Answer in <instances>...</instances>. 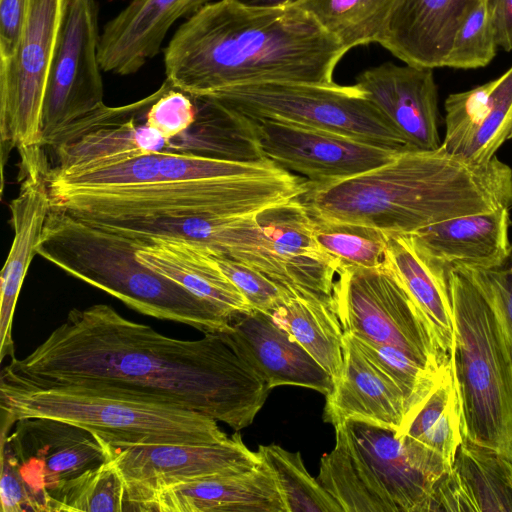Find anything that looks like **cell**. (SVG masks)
<instances>
[{
	"label": "cell",
	"mask_w": 512,
	"mask_h": 512,
	"mask_svg": "<svg viewBox=\"0 0 512 512\" xmlns=\"http://www.w3.org/2000/svg\"><path fill=\"white\" fill-rule=\"evenodd\" d=\"M197 340L163 335L106 304L72 309L22 359L2 370L38 384L109 386L183 405L239 431L254 421L270 387L228 332Z\"/></svg>",
	"instance_id": "cell-1"
},
{
	"label": "cell",
	"mask_w": 512,
	"mask_h": 512,
	"mask_svg": "<svg viewBox=\"0 0 512 512\" xmlns=\"http://www.w3.org/2000/svg\"><path fill=\"white\" fill-rule=\"evenodd\" d=\"M348 51L297 6H203L164 50L166 80L191 96L269 82L332 84Z\"/></svg>",
	"instance_id": "cell-2"
},
{
	"label": "cell",
	"mask_w": 512,
	"mask_h": 512,
	"mask_svg": "<svg viewBox=\"0 0 512 512\" xmlns=\"http://www.w3.org/2000/svg\"><path fill=\"white\" fill-rule=\"evenodd\" d=\"M308 181V180H307ZM300 199L318 219L410 234L447 219L512 208V170L496 156L473 163L446 151H400L389 162Z\"/></svg>",
	"instance_id": "cell-3"
},
{
	"label": "cell",
	"mask_w": 512,
	"mask_h": 512,
	"mask_svg": "<svg viewBox=\"0 0 512 512\" xmlns=\"http://www.w3.org/2000/svg\"><path fill=\"white\" fill-rule=\"evenodd\" d=\"M2 429L45 417L99 435L111 446L203 444L228 437L217 420L152 395L109 386L38 384L0 375Z\"/></svg>",
	"instance_id": "cell-4"
},
{
	"label": "cell",
	"mask_w": 512,
	"mask_h": 512,
	"mask_svg": "<svg viewBox=\"0 0 512 512\" xmlns=\"http://www.w3.org/2000/svg\"><path fill=\"white\" fill-rule=\"evenodd\" d=\"M140 243L52 208L37 255L71 276L158 319L179 322L206 333L228 332L232 318L136 257Z\"/></svg>",
	"instance_id": "cell-5"
},
{
	"label": "cell",
	"mask_w": 512,
	"mask_h": 512,
	"mask_svg": "<svg viewBox=\"0 0 512 512\" xmlns=\"http://www.w3.org/2000/svg\"><path fill=\"white\" fill-rule=\"evenodd\" d=\"M451 367L463 439L512 462V360L498 322L460 272L449 279Z\"/></svg>",
	"instance_id": "cell-6"
},
{
	"label": "cell",
	"mask_w": 512,
	"mask_h": 512,
	"mask_svg": "<svg viewBox=\"0 0 512 512\" xmlns=\"http://www.w3.org/2000/svg\"><path fill=\"white\" fill-rule=\"evenodd\" d=\"M51 207L86 221L242 215L305 194L308 181L291 172L143 185L80 188L49 185Z\"/></svg>",
	"instance_id": "cell-7"
},
{
	"label": "cell",
	"mask_w": 512,
	"mask_h": 512,
	"mask_svg": "<svg viewBox=\"0 0 512 512\" xmlns=\"http://www.w3.org/2000/svg\"><path fill=\"white\" fill-rule=\"evenodd\" d=\"M321 458V486L343 512H430L436 479L397 430L346 419Z\"/></svg>",
	"instance_id": "cell-8"
},
{
	"label": "cell",
	"mask_w": 512,
	"mask_h": 512,
	"mask_svg": "<svg viewBox=\"0 0 512 512\" xmlns=\"http://www.w3.org/2000/svg\"><path fill=\"white\" fill-rule=\"evenodd\" d=\"M206 97L248 119L283 121L407 150L400 135L356 84L269 82L235 86Z\"/></svg>",
	"instance_id": "cell-9"
},
{
	"label": "cell",
	"mask_w": 512,
	"mask_h": 512,
	"mask_svg": "<svg viewBox=\"0 0 512 512\" xmlns=\"http://www.w3.org/2000/svg\"><path fill=\"white\" fill-rule=\"evenodd\" d=\"M337 274L332 303L344 332L394 347L434 372L450 362L427 317L384 263L374 268L345 267Z\"/></svg>",
	"instance_id": "cell-10"
},
{
	"label": "cell",
	"mask_w": 512,
	"mask_h": 512,
	"mask_svg": "<svg viewBox=\"0 0 512 512\" xmlns=\"http://www.w3.org/2000/svg\"><path fill=\"white\" fill-rule=\"evenodd\" d=\"M73 0H30L26 27L14 57L0 61L1 171L13 148L42 151V113L50 68ZM3 176V175H2Z\"/></svg>",
	"instance_id": "cell-11"
},
{
	"label": "cell",
	"mask_w": 512,
	"mask_h": 512,
	"mask_svg": "<svg viewBox=\"0 0 512 512\" xmlns=\"http://www.w3.org/2000/svg\"><path fill=\"white\" fill-rule=\"evenodd\" d=\"M96 0H73L49 72L42 113V148L103 107Z\"/></svg>",
	"instance_id": "cell-12"
},
{
	"label": "cell",
	"mask_w": 512,
	"mask_h": 512,
	"mask_svg": "<svg viewBox=\"0 0 512 512\" xmlns=\"http://www.w3.org/2000/svg\"><path fill=\"white\" fill-rule=\"evenodd\" d=\"M108 446L109 461L124 483V511H140L150 497L169 486L250 469L262 461L238 431L215 443Z\"/></svg>",
	"instance_id": "cell-13"
},
{
	"label": "cell",
	"mask_w": 512,
	"mask_h": 512,
	"mask_svg": "<svg viewBox=\"0 0 512 512\" xmlns=\"http://www.w3.org/2000/svg\"><path fill=\"white\" fill-rule=\"evenodd\" d=\"M1 436L12 451L35 511L50 512V502L69 480L109 461V446L83 427L45 417L17 420Z\"/></svg>",
	"instance_id": "cell-14"
},
{
	"label": "cell",
	"mask_w": 512,
	"mask_h": 512,
	"mask_svg": "<svg viewBox=\"0 0 512 512\" xmlns=\"http://www.w3.org/2000/svg\"><path fill=\"white\" fill-rule=\"evenodd\" d=\"M250 120L262 156L314 184L356 176L384 165L400 152L283 121Z\"/></svg>",
	"instance_id": "cell-15"
},
{
	"label": "cell",
	"mask_w": 512,
	"mask_h": 512,
	"mask_svg": "<svg viewBox=\"0 0 512 512\" xmlns=\"http://www.w3.org/2000/svg\"><path fill=\"white\" fill-rule=\"evenodd\" d=\"M258 270L285 288L332 297L336 261L313 237L314 219L300 197L256 214Z\"/></svg>",
	"instance_id": "cell-16"
},
{
	"label": "cell",
	"mask_w": 512,
	"mask_h": 512,
	"mask_svg": "<svg viewBox=\"0 0 512 512\" xmlns=\"http://www.w3.org/2000/svg\"><path fill=\"white\" fill-rule=\"evenodd\" d=\"M509 211L455 217L405 235L435 279L449 290L450 276L460 268H498L511 259Z\"/></svg>",
	"instance_id": "cell-17"
},
{
	"label": "cell",
	"mask_w": 512,
	"mask_h": 512,
	"mask_svg": "<svg viewBox=\"0 0 512 512\" xmlns=\"http://www.w3.org/2000/svg\"><path fill=\"white\" fill-rule=\"evenodd\" d=\"M372 103L403 139L407 150L441 146L438 88L433 69L385 62L356 78Z\"/></svg>",
	"instance_id": "cell-18"
},
{
	"label": "cell",
	"mask_w": 512,
	"mask_h": 512,
	"mask_svg": "<svg viewBox=\"0 0 512 512\" xmlns=\"http://www.w3.org/2000/svg\"><path fill=\"white\" fill-rule=\"evenodd\" d=\"M44 155L21 157L20 189L9 204L14 231L12 245L1 272L0 360L15 358L12 323L17 299L32 259L37 255L51 209Z\"/></svg>",
	"instance_id": "cell-19"
},
{
	"label": "cell",
	"mask_w": 512,
	"mask_h": 512,
	"mask_svg": "<svg viewBox=\"0 0 512 512\" xmlns=\"http://www.w3.org/2000/svg\"><path fill=\"white\" fill-rule=\"evenodd\" d=\"M444 110L441 146L476 164L490 161L512 140V65L484 84L450 94Z\"/></svg>",
	"instance_id": "cell-20"
},
{
	"label": "cell",
	"mask_w": 512,
	"mask_h": 512,
	"mask_svg": "<svg viewBox=\"0 0 512 512\" xmlns=\"http://www.w3.org/2000/svg\"><path fill=\"white\" fill-rule=\"evenodd\" d=\"M140 511L287 512V509L273 472L261 461L250 469L212 474L164 488L150 497Z\"/></svg>",
	"instance_id": "cell-21"
},
{
	"label": "cell",
	"mask_w": 512,
	"mask_h": 512,
	"mask_svg": "<svg viewBox=\"0 0 512 512\" xmlns=\"http://www.w3.org/2000/svg\"><path fill=\"white\" fill-rule=\"evenodd\" d=\"M484 0H392L378 42L405 64L445 67L455 34Z\"/></svg>",
	"instance_id": "cell-22"
},
{
	"label": "cell",
	"mask_w": 512,
	"mask_h": 512,
	"mask_svg": "<svg viewBox=\"0 0 512 512\" xmlns=\"http://www.w3.org/2000/svg\"><path fill=\"white\" fill-rule=\"evenodd\" d=\"M342 352V370L325 395L323 420L335 426L346 419H358L398 431L407 406L395 381L353 335L344 331Z\"/></svg>",
	"instance_id": "cell-23"
},
{
	"label": "cell",
	"mask_w": 512,
	"mask_h": 512,
	"mask_svg": "<svg viewBox=\"0 0 512 512\" xmlns=\"http://www.w3.org/2000/svg\"><path fill=\"white\" fill-rule=\"evenodd\" d=\"M228 331L239 354L270 389L283 386L310 388L327 395L332 376L272 317L252 309L234 317Z\"/></svg>",
	"instance_id": "cell-24"
},
{
	"label": "cell",
	"mask_w": 512,
	"mask_h": 512,
	"mask_svg": "<svg viewBox=\"0 0 512 512\" xmlns=\"http://www.w3.org/2000/svg\"><path fill=\"white\" fill-rule=\"evenodd\" d=\"M212 0H131L108 21L100 35L103 71L125 76L138 72L161 49L167 32Z\"/></svg>",
	"instance_id": "cell-25"
},
{
	"label": "cell",
	"mask_w": 512,
	"mask_h": 512,
	"mask_svg": "<svg viewBox=\"0 0 512 512\" xmlns=\"http://www.w3.org/2000/svg\"><path fill=\"white\" fill-rule=\"evenodd\" d=\"M430 511L512 512V462L462 438L451 469L434 486Z\"/></svg>",
	"instance_id": "cell-26"
},
{
	"label": "cell",
	"mask_w": 512,
	"mask_h": 512,
	"mask_svg": "<svg viewBox=\"0 0 512 512\" xmlns=\"http://www.w3.org/2000/svg\"><path fill=\"white\" fill-rule=\"evenodd\" d=\"M136 257L148 268L213 304L232 319L252 310L201 244L173 237H155L141 243Z\"/></svg>",
	"instance_id": "cell-27"
},
{
	"label": "cell",
	"mask_w": 512,
	"mask_h": 512,
	"mask_svg": "<svg viewBox=\"0 0 512 512\" xmlns=\"http://www.w3.org/2000/svg\"><path fill=\"white\" fill-rule=\"evenodd\" d=\"M397 436L438 480L451 469L462 441L451 360Z\"/></svg>",
	"instance_id": "cell-28"
},
{
	"label": "cell",
	"mask_w": 512,
	"mask_h": 512,
	"mask_svg": "<svg viewBox=\"0 0 512 512\" xmlns=\"http://www.w3.org/2000/svg\"><path fill=\"white\" fill-rule=\"evenodd\" d=\"M267 313L333 379L340 375L343 364V329L333 307L332 297L288 288Z\"/></svg>",
	"instance_id": "cell-29"
},
{
	"label": "cell",
	"mask_w": 512,
	"mask_h": 512,
	"mask_svg": "<svg viewBox=\"0 0 512 512\" xmlns=\"http://www.w3.org/2000/svg\"><path fill=\"white\" fill-rule=\"evenodd\" d=\"M383 263L420 307L433 328L440 348L451 357L453 319L449 290L435 279L406 235H388Z\"/></svg>",
	"instance_id": "cell-30"
},
{
	"label": "cell",
	"mask_w": 512,
	"mask_h": 512,
	"mask_svg": "<svg viewBox=\"0 0 512 512\" xmlns=\"http://www.w3.org/2000/svg\"><path fill=\"white\" fill-rule=\"evenodd\" d=\"M392 0H301L309 13L347 51L378 43Z\"/></svg>",
	"instance_id": "cell-31"
},
{
	"label": "cell",
	"mask_w": 512,
	"mask_h": 512,
	"mask_svg": "<svg viewBox=\"0 0 512 512\" xmlns=\"http://www.w3.org/2000/svg\"><path fill=\"white\" fill-rule=\"evenodd\" d=\"M257 452L273 472L287 512H343L307 471L300 452H290L277 444L260 445Z\"/></svg>",
	"instance_id": "cell-32"
},
{
	"label": "cell",
	"mask_w": 512,
	"mask_h": 512,
	"mask_svg": "<svg viewBox=\"0 0 512 512\" xmlns=\"http://www.w3.org/2000/svg\"><path fill=\"white\" fill-rule=\"evenodd\" d=\"M313 219V237L317 245L336 261L339 270L345 267L374 268L383 264L389 234L365 225Z\"/></svg>",
	"instance_id": "cell-33"
},
{
	"label": "cell",
	"mask_w": 512,
	"mask_h": 512,
	"mask_svg": "<svg viewBox=\"0 0 512 512\" xmlns=\"http://www.w3.org/2000/svg\"><path fill=\"white\" fill-rule=\"evenodd\" d=\"M123 480L108 461L69 480L50 502V512L56 511H124Z\"/></svg>",
	"instance_id": "cell-34"
},
{
	"label": "cell",
	"mask_w": 512,
	"mask_h": 512,
	"mask_svg": "<svg viewBox=\"0 0 512 512\" xmlns=\"http://www.w3.org/2000/svg\"><path fill=\"white\" fill-rule=\"evenodd\" d=\"M498 48L489 0H484L468 14L458 28L445 67H485L494 59Z\"/></svg>",
	"instance_id": "cell-35"
},
{
	"label": "cell",
	"mask_w": 512,
	"mask_h": 512,
	"mask_svg": "<svg viewBox=\"0 0 512 512\" xmlns=\"http://www.w3.org/2000/svg\"><path fill=\"white\" fill-rule=\"evenodd\" d=\"M356 340L389 374L403 393L407 406L405 419L430 393L436 381L449 364L448 363L440 372H434L424 368L408 355L394 347L374 345L357 338Z\"/></svg>",
	"instance_id": "cell-36"
},
{
	"label": "cell",
	"mask_w": 512,
	"mask_h": 512,
	"mask_svg": "<svg viewBox=\"0 0 512 512\" xmlns=\"http://www.w3.org/2000/svg\"><path fill=\"white\" fill-rule=\"evenodd\" d=\"M457 272L476 287L491 308L512 360V257L498 268L464 267Z\"/></svg>",
	"instance_id": "cell-37"
},
{
	"label": "cell",
	"mask_w": 512,
	"mask_h": 512,
	"mask_svg": "<svg viewBox=\"0 0 512 512\" xmlns=\"http://www.w3.org/2000/svg\"><path fill=\"white\" fill-rule=\"evenodd\" d=\"M197 117L194 98L165 80L159 96L145 112L144 121L170 140L188 130Z\"/></svg>",
	"instance_id": "cell-38"
},
{
	"label": "cell",
	"mask_w": 512,
	"mask_h": 512,
	"mask_svg": "<svg viewBox=\"0 0 512 512\" xmlns=\"http://www.w3.org/2000/svg\"><path fill=\"white\" fill-rule=\"evenodd\" d=\"M207 250L252 309L268 312L286 293L288 288L279 285L260 271L240 261L216 254L208 248Z\"/></svg>",
	"instance_id": "cell-39"
},
{
	"label": "cell",
	"mask_w": 512,
	"mask_h": 512,
	"mask_svg": "<svg viewBox=\"0 0 512 512\" xmlns=\"http://www.w3.org/2000/svg\"><path fill=\"white\" fill-rule=\"evenodd\" d=\"M0 498L2 512L35 511L16 459L5 443H1Z\"/></svg>",
	"instance_id": "cell-40"
},
{
	"label": "cell",
	"mask_w": 512,
	"mask_h": 512,
	"mask_svg": "<svg viewBox=\"0 0 512 512\" xmlns=\"http://www.w3.org/2000/svg\"><path fill=\"white\" fill-rule=\"evenodd\" d=\"M30 0H0V61L14 57L21 42Z\"/></svg>",
	"instance_id": "cell-41"
},
{
	"label": "cell",
	"mask_w": 512,
	"mask_h": 512,
	"mask_svg": "<svg viewBox=\"0 0 512 512\" xmlns=\"http://www.w3.org/2000/svg\"><path fill=\"white\" fill-rule=\"evenodd\" d=\"M489 6L497 45L509 52L512 50V0H489Z\"/></svg>",
	"instance_id": "cell-42"
},
{
	"label": "cell",
	"mask_w": 512,
	"mask_h": 512,
	"mask_svg": "<svg viewBox=\"0 0 512 512\" xmlns=\"http://www.w3.org/2000/svg\"><path fill=\"white\" fill-rule=\"evenodd\" d=\"M249 8H283L297 5L301 0H230Z\"/></svg>",
	"instance_id": "cell-43"
}]
</instances>
